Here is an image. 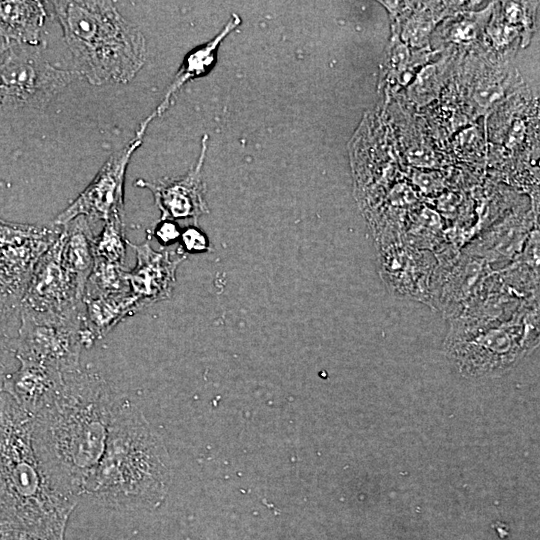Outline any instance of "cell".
<instances>
[{"mask_svg": "<svg viewBox=\"0 0 540 540\" xmlns=\"http://www.w3.org/2000/svg\"><path fill=\"white\" fill-rule=\"evenodd\" d=\"M105 378L79 366L64 375L56 395L32 416V445L52 485L80 500L104 451L120 399Z\"/></svg>", "mask_w": 540, "mask_h": 540, "instance_id": "1", "label": "cell"}, {"mask_svg": "<svg viewBox=\"0 0 540 540\" xmlns=\"http://www.w3.org/2000/svg\"><path fill=\"white\" fill-rule=\"evenodd\" d=\"M77 503L45 475L32 445V415L0 391V538L64 540Z\"/></svg>", "mask_w": 540, "mask_h": 540, "instance_id": "2", "label": "cell"}, {"mask_svg": "<svg viewBox=\"0 0 540 540\" xmlns=\"http://www.w3.org/2000/svg\"><path fill=\"white\" fill-rule=\"evenodd\" d=\"M170 481V458L162 438L143 413L121 396L104 451L80 499L110 509L152 510L165 500Z\"/></svg>", "mask_w": 540, "mask_h": 540, "instance_id": "3", "label": "cell"}, {"mask_svg": "<svg viewBox=\"0 0 540 540\" xmlns=\"http://www.w3.org/2000/svg\"><path fill=\"white\" fill-rule=\"evenodd\" d=\"M74 62L90 84L131 81L146 59V42L113 1H52Z\"/></svg>", "mask_w": 540, "mask_h": 540, "instance_id": "4", "label": "cell"}, {"mask_svg": "<svg viewBox=\"0 0 540 540\" xmlns=\"http://www.w3.org/2000/svg\"><path fill=\"white\" fill-rule=\"evenodd\" d=\"M75 76L49 63L38 47L10 44L0 56V114L45 106Z\"/></svg>", "mask_w": 540, "mask_h": 540, "instance_id": "5", "label": "cell"}, {"mask_svg": "<svg viewBox=\"0 0 540 540\" xmlns=\"http://www.w3.org/2000/svg\"><path fill=\"white\" fill-rule=\"evenodd\" d=\"M531 346L519 324L455 327L446 343L447 355L472 377L495 375L510 368Z\"/></svg>", "mask_w": 540, "mask_h": 540, "instance_id": "6", "label": "cell"}, {"mask_svg": "<svg viewBox=\"0 0 540 540\" xmlns=\"http://www.w3.org/2000/svg\"><path fill=\"white\" fill-rule=\"evenodd\" d=\"M83 309V308H82ZM81 317L79 312L58 315L20 307L16 358L67 373L80 366Z\"/></svg>", "mask_w": 540, "mask_h": 540, "instance_id": "7", "label": "cell"}, {"mask_svg": "<svg viewBox=\"0 0 540 540\" xmlns=\"http://www.w3.org/2000/svg\"><path fill=\"white\" fill-rule=\"evenodd\" d=\"M153 119L152 115L148 116L133 139L107 159L91 183L55 217L53 226L63 227L79 216L104 222L113 216L124 217L126 170Z\"/></svg>", "mask_w": 540, "mask_h": 540, "instance_id": "8", "label": "cell"}, {"mask_svg": "<svg viewBox=\"0 0 540 540\" xmlns=\"http://www.w3.org/2000/svg\"><path fill=\"white\" fill-rule=\"evenodd\" d=\"M60 234L37 261L20 301V307L41 313L66 315L83 308V291L62 256Z\"/></svg>", "mask_w": 540, "mask_h": 540, "instance_id": "9", "label": "cell"}, {"mask_svg": "<svg viewBox=\"0 0 540 540\" xmlns=\"http://www.w3.org/2000/svg\"><path fill=\"white\" fill-rule=\"evenodd\" d=\"M136 255V265L126 271L129 291L138 299L142 308L169 299L172 295L176 271L187 255L177 250H154L149 240L141 244L127 241Z\"/></svg>", "mask_w": 540, "mask_h": 540, "instance_id": "10", "label": "cell"}, {"mask_svg": "<svg viewBox=\"0 0 540 540\" xmlns=\"http://www.w3.org/2000/svg\"><path fill=\"white\" fill-rule=\"evenodd\" d=\"M207 151V136L202 140V149L197 164L186 175L178 178H162L154 182L138 179L135 185L148 189L161 212V221L197 219L208 213L204 199L205 183L202 167Z\"/></svg>", "mask_w": 540, "mask_h": 540, "instance_id": "11", "label": "cell"}, {"mask_svg": "<svg viewBox=\"0 0 540 540\" xmlns=\"http://www.w3.org/2000/svg\"><path fill=\"white\" fill-rule=\"evenodd\" d=\"M82 302L81 341L86 349L104 338L125 318L143 309L130 291L84 295Z\"/></svg>", "mask_w": 540, "mask_h": 540, "instance_id": "12", "label": "cell"}, {"mask_svg": "<svg viewBox=\"0 0 540 540\" xmlns=\"http://www.w3.org/2000/svg\"><path fill=\"white\" fill-rule=\"evenodd\" d=\"M18 363L17 369L5 380L2 391L33 416L56 395L66 373L31 361Z\"/></svg>", "mask_w": 540, "mask_h": 540, "instance_id": "13", "label": "cell"}, {"mask_svg": "<svg viewBox=\"0 0 540 540\" xmlns=\"http://www.w3.org/2000/svg\"><path fill=\"white\" fill-rule=\"evenodd\" d=\"M46 19L41 1H0V38L8 45L38 47Z\"/></svg>", "mask_w": 540, "mask_h": 540, "instance_id": "14", "label": "cell"}, {"mask_svg": "<svg viewBox=\"0 0 540 540\" xmlns=\"http://www.w3.org/2000/svg\"><path fill=\"white\" fill-rule=\"evenodd\" d=\"M90 220L85 216H79L61 229L63 261L74 275L83 293L94 264L93 240L95 235Z\"/></svg>", "mask_w": 540, "mask_h": 540, "instance_id": "15", "label": "cell"}, {"mask_svg": "<svg viewBox=\"0 0 540 540\" xmlns=\"http://www.w3.org/2000/svg\"><path fill=\"white\" fill-rule=\"evenodd\" d=\"M241 20L238 15L232 14L231 19L223 30L205 45L190 52L184 59L174 80L168 87L161 103L152 113L154 118L161 115L168 108L172 97L188 81L205 75L213 66L216 59L217 49L224 38L234 30Z\"/></svg>", "mask_w": 540, "mask_h": 540, "instance_id": "16", "label": "cell"}, {"mask_svg": "<svg viewBox=\"0 0 540 540\" xmlns=\"http://www.w3.org/2000/svg\"><path fill=\"white\" fill-rule=\"evenodd\" d=\"M127 239L121 216H113L104 222L101 232L94 237V257L124 266Z\"/></svg>", "mask_w": 540, "mask_h": 540, "instance_id": "17", "label": "cell"}, {"mask_svg": "<svg viewBox=\"0 0 540 540\" xmlns=\"http://www.w3.org/2000/svg\"><path fill=\"white\" fill-rule=\"evenodd\" d=\"M126 271L122 265L94 257L93 268L87 280L84 295L129 291Z\"/></svg>", "mask_w": 540, "mask_h": 540, "instance_id": "18", "label": "cell"}, {"mask_svg": "<svg viewBox=\"0 0 540 540\" xmlns=\"http://www.w3.org/2000/svg\"><path fill=\"white\" fill-rule=\"evenodd\" d=\"M20 323V310L0 312V391L7 377L19 363L16 358V337Z\"/></svg>", "mask_w": 540, "mask_h": 540, "instance_id": "19", "label": "cell"}, {"mask_svg": "<svg viewBox=\"0 0 540 540\" xmlns=\"http://www.w3.org/2000/svg\"><path fill=\"white\" fill-rule=\"evenodd\" d=\"M181 248L183 253H197L210 249L205 234L196 227H187L181 234Z\"/></svg>", "mask_w": 540, "mask_h": 540, "instance_id": "20", "label": "cell"}, {"mask_svg": "<svg viewBox=\"0 0 540 540\" xmlns=\"http://www.w3.org/2000/svg\"><path fill=\"white\" fill-rule=\"evenodd\" d=\"M180 234L177 225L170 220L161 221L155 229V236L163 245L175 242L180 237Z\"/></svg>", "mask_w": 540, "mask_h": 540, "instance_id": "21", "label": "cell"}, {"mask_svg": "<svg viewBox=\"0 0 540 540\" xmlns=\"http://www.w3.org/2000/svg\"><path fill=\"white\" fill-rule=\"evenodd\" d=\"M502 90L498 86H487L479 88L476 92V99L482 106H487L501 96Z\"/></svg>", "mask_w": 540, "mask_h": 540, "instance_id": "22", "label": "cell"}, {"mask_svg": "<svg viewBox=\"0 0 540 540\" xmlns=\"http://www.w3.org/2000/svg\"><path fill=\"white\" fill-rule=\"evenodd\" d=\"M410 160L417 165H425L430 166L433 165V156L431 153L425 151V150H415L414 152L410 153Z\"/></svg>", "mask_w": 540, "mask_h": 540, "instance_id": "23", "label": "cell"}, {"mask_svg": "<svg viewBox=\"0 0 540 540\" xmlns=\"http://www.w3.org/2000/svg\"><path fill=\"white\" fill-rule=\"evenodd\" d=\"M392 198L397 203L410 202L413 199V192L405 185L395 187Z\"/></svg>", "mask_w": 540, "mask_h": 540, "instance_id": "24", "label": "cell"}, {"mask_svg": "<svg viewBox=\"0 0 540 540\" xmlns=\"http://www.w3.org/2000/svg\"><path fill=\"white\" fill-rule=\"evenodd\" d=\"M8 44L0 38V56L7 50Z\"/></svg>", "mask_w": 540, "mask_h": 540, "instance_id": "25", "label": "cell"}, {"mask_svg": "<svg viewBox=\"0 0 540 540\" xmlns=\"http://www.w3.org/2000/svg\"><path fill=\"white\" fill-rule=\"evenodd\" d=\"M0 540H4V539H1V538H0Z\"/></svg>", "mask_w": 540, "mask_h": 540, "instance_id": "26", "label": "cell"}]
</instances>
